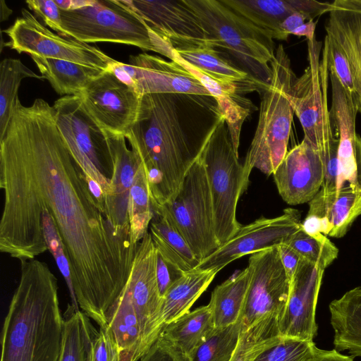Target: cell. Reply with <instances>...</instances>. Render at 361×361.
<instances>
[{
  "label": "cell",
  "mask_w": 361,
  "mask_h": 361,
  "mask_svg": "<svg viewBox=\"0 0 361 361\" xmlns=\"http://www.w3.org/2000/svg\"><path fill=\"white\" fill-rule=\"evenodd\" d=\"M0 251L21 262L47 250L42 220L47 209L64 245L78 306L105 326L138 244L107 218L43 99L29 106L16 102L0 140Z\"/></svg>",
  "instance_id": "6da1fadb"
},
{
  "label": "cell",
  "mask_w": 361,
  "mask_h": 361,
  "mask_svg": "<svg viewBox=\"0 0 361 361\" xmlns=\"http://www.w3.org/2000/svg\"><path fill=\"white\" fill-rule=\"evenodd\" d=\"M222 117L211 95H142L137 119L125 137L143 164L152 207L176 197Z\"/></svg>",
  "instance_id": "7a4b0ae2"
},
{
  "label": "cell",
  "mask_w": 361,
  "mask_h": 361,
  "mask_svg": "<svg viewBox=\"0 0 361 361\" xmlns=\"http://www.w3.org/2000/svg\"><path fill=\"white\" fill-rule=\"evenodd\" d=\"M63 329L56 277L43 262L21 261L2 328L1 361H59Z\"/></svg>",
  "instance_id": "3957f363"
},
{
  "label": "cell",
  "mask_w": 361,
  "mask_h": 361,
  "mask_svg": "<svg viewBox=\"0 0 361 361\" xmlns=\"http://www.w3.org/2000/svg\"><path fill=\"white\" fill-rule=\"evenodd\" d=\"M270 66L271 78L262 88L257 127L243 164L244 192L253 169L269 176L274 173L288 152L294 114L289 94L297 77L282 44L276 49Z\"/></svg>",
  "instance_id": "277c9868"
},
{
  "label": "cell",
  "mask_w": 361,
  "mask_h": 361,
  "mask_svg": "<svg viewBox=\"0 0 361 361\" xmlns=\"http://www.w3.org/2000/svg\"><path fill=\"white\" fill-rule=\"evenodd\" d=\"M322 42L307 40L308 66L295 80L290 103L303 132V140L317 151L322 159L324 178L322 188L336 190L337 151L338 141L334 136L328 106L329 70L327 54Z\"/></svg>",
  "instance_id": "5b68a950"
},
{
  "label": "cell",
  "mask_w": 361,
  "mask_h": 361,
  "mask_svg": "<svg viewBox=\"0 0 361 361\" xmlns=\"http://www.w3.org/2000/svg\"><path fill=\"white\" fill-rule=\"evenodd\" d=\"M200 19L207 45L234 59L262 87L271 78L273 38L236 13L221 0H184Z\"/></svg>",
  "instance_id": "8992f818"
},
{
  "label": "cell",
  "mask_w": 361,
  "mask_h": 361,
  "mask_svg": "<svg viewBox=\"0 0 361 361\" xmlns=\"http://www.w3.org/2000/svg\"><path fill=\"white\" fill-rule=\"evenodd\" d=\"M61 10L63 36L85 43L132 45L165 55L163 39L124 0H90L82 6Z\"/></svg>",
  "instance_id": "52a82bcc"
},
{
  "label": "cell",
  "mask_w": 361,
  "mask_h": 361,
  "mask_svg": "<svg viewBox=\"0 0 361 361\" xmlns=\"http://www.w3.org/2000/svg\"><path fill=\"white\" fill-rule=\"evenodd\" d=\"M200 156L212 199L215 234L221 245L242 226L236 219V209L244 192L243 164L239 162L224 117L218 122Z\"/></svg>",
  "instance_id": "ba28073f"
},
{
  "label": "cell",
  "mask_w": 361,
  "mask_h": 361,
  "mask_svg": "<svg viewBox=\"0 0 361 361\" xmlns=\"http://www.w3.org/2000/svg\"><path fill=\"white\" fill-rule=\"evenodd\" d=\"M152 212L164 215L180 232L199 262L220 246L215 234L207 176L200 155L186 173L176 197L153 207Z\"/></svg>",
  "instance_id": "9c48e42d"
},
{
  "label": "cell",
  "mask_w": 361,
  "mask_h": 361,
  "mask_svg": "<svg viewBox=\"0 0 361 361\" xmlns=\"http://www.w3.org/2000/svg\"><path fill=\"white\" fill-rule=\"evenodd\" d=\"M53 108L58 128L87 179L111 192L114 158L106 132L85 107L80 96L66 95L55 101Z\"/></svg>",
  "instance_id": "30bf717a"
},
{
  "label": "cell",
  "mask_w": 361,
  "mask_h": 361,
  "mask_svg": "<svg viewBox=\"0 0 361 361\" xmlns=\"http://www.w3.org/2000/svg\"><path fill=\"white\" fill-rule=\"evenodd\" d=\"M21 13L22 17L4 30L9 38L5 46L18 53L72 61L104 71H108L115 61L97 47L52 32L27 9L23 8Z\"/></svg>",
  "instance_id": "8fae6325"
},
{
  "label": "cell",
  "mask_w": 361,
  "mask_h": 361,
  "mask_svg": "<svg viewBox=\"0 0 361 361\" xmlns=\"http://www.w3.org/2000/svg\"><path fill=\"white\" fill-rule=\"evenodd\" d=\"M247 267L250 275L240 319L242 330L268 316L279 320L288 300L290 286L278 247L251 254Z\"/></svg>",
  "instance_id": "7c38bea8"
},
{
  "label": "cell",
  "mask_w": 361,
  "mask_h": 361,
  "mask_svg": "<svg viewBox=\"0 0 361 361\" xmlns=\"http://www.w3.org/2000/svg\"><path fill=\"white\" fill-rule=\"evenodd\" d=\"M157 249L147 232L138 243L128 287L137 315L141 344L140 359L160 336L165 326L161 297L156 275Z\"/></svg>",
  "instance_id": "4fadbf2b"
},
{
  "label": "cell",
  "mask_w": 361,
  "mask_h": 361,
  "mask_svg": "<svg viewBox=\"0 0 361 361\" xmlns=\"http://www.w3.org/2000/svg\"><path fill=\"white\" fill-rule=\"evenodd\" d=\"M301 214L294 208H286L274 218L262 216L242 226L228 241L201 260L195 268L221 271L233 261L285 243L301 229Z\"/></svg>",
  "instance_id": "5bb4252c"
},
{
  "label": "cell",
  "mask_w": 361,
  "mask_h": 361,
  "mask_svg": "<svg viewBox=\"0 0 361 361\" xmlns=\"http://www.w3.org/2000/svg\"><path fill=\"white\" fill-rule=\"evenodd\" d=\"M109 71L140 95L156 93L211 95L192 73L178 63L147 53L130 56L128 63L115 60Z\"/></svg>",
  "instance_id": "9a60e30c"
},
{
  "label": "cell",
  "mask_w": 361,
  "mask_h": 361,
  "mask_svg": "<svg viewBox=\"0 0 361 361\" xmlns=\"http://www.w3.org/2000/svg\"><path fill=\"white\" fill-rule=\"evenodd\" d=\"M78 96L105 131L125 135L137 119L142 95L109 70Z\"/></svg>",
  "instance_id": "2e32d148"
},
{
  "label": "cell",
  "mask_w": 361,
  "mask_h": 361,
  "mask_svg": "<svg viewBox=\"0 0 361 361\" xmlns=\"http://www.w3.org/2000/svg\"><path fill=\"white\" fill-rule=\"evenodd\" d=\"M329 70L331 85L330 118L338 141L336 190L342 188L361 190V137L356 131L360 104L345 90L335 73Z\"/></svg>",
  "instance_id": "e0dca14e"
},
{
  "label": "cell",
  "mask_w": 361,
  "mask_h": 361,
  "mask_svg": "<svg viewBox=\"0 0 361 361\" xmlns=\"http://www.w3.org/2000/svg\"><path fill=\"white\" fill-rule=\"evenodd\" d=\"M126 2L173 49L187 50L208 46L200 19L184 0Z\"/></svg>",
  "instance_id": "ac0fdd59"
},
{
  "label": "cell",
  "mask_w": 361,
  "mask_h": 361,
  "mask_svg": "<svg viewBox=\"0 0 361 361\" xmlns=\"http://www.w3.org/2000/svg\"><path fill=\"white\" fill-rule=\"evenodd\" d=\"M324 270L301 258L290 282L286 309L279 320L281 337L313 341L317 334L316 307Z\"/></svg>",
  "instance_id": "d6986e66"
},
{
  "label": "cell",
  "mask_w": 361,
  "mask_h": 361,
  "mask_svg": "<svg viewBox=\"0 0 361 361\" xmlns=\"http://www.w3.org/2000/svg\"><path fill=\"white\" fill-rule=\"evenodd\" d=\"M273 176L283 201L301 204L310 202L322 188L324 165L319 154L302 140L287 152Z\"/></svg>",
  "instance_id": "ffe728a7"
},
{
  "label": "cell",
  "mask_w": 361,
  "mask_h": 361,
  "mask_svg": "<svg viewBox=\"0 0 361 361\" xmlns=\"http://www.w3.org/2000/svg\"><path fill=\"white\" fill-rule=\"evenodd\" d=\"M309 210L301 229L311 236L322 234L340 238L345 235L361 215V190L342 188L337 190L321 188L308 202Z\"/></svg>",
  "instance_id": "44dd1931"
},
{
  "label": "cell",
  "mask_w": 361,
  "mask_h": 361,
  "mask_svg": "<svg viewBox=\"0 0 361 361\" xmlns=\"http://www.w3.org/2000/svg\"><path fill=\"white\" fill-rule=\"evenodd\" d=\"M105 132L114 158L111 192L105 197L106 215L116 230L130 233V192L141 160L135 151L128 147L124 135Z\"/></svg>",
  "instance_id": "7402d4cb"
},
{
  "label": "cell",
  "mask_w": 361,
  "mask_h": 361,
  "mask_svg": "<svg viewBox=\"0 0 361 361\" xmlns=\"http://www.w3.org/2000/svg\"><path fill=\"white\" fill-rule=\"evenodd\" d=\"M325 25L348 59L361 105V0H336Z\"/></svg>",
  "instance_id": "603a6c76"
},
{
  "label": "cell",
  "mask_w": 361,
  "mask_h": 361,
  "mask_svg": "<svg viewBox=\"0 0 361 361\" xmlns=\"http://www.w3.org/2000/svg\"><path fill=\"white\" fill-rule=\"evenodd\" d=\"M329 309L335 349L361 357V285L332 300Z\"/></svg>",
  "instance_id": "cb8c5ba5"
},
{
  "label": "cell",
  "mask_w": 361,
  "mask_h": 361,
  "mask_svg": "<svg viewBox=\"0 0 361 361\" xmlns=\"http://www.w3.org/2000/svg\"><path fill=\"white\" fill-rule=\"evenodd\" d=\"M106 322L118 350V361H139L141 344L140 324L126 286L108 310Z\"/></svg>",
  "instance_id": "d4e9b609"
},
{
  "label": "cell",
  "mask_w": 361,
  "mask_h": 361,
  "mask_svg": "<svg viewBox=\"0 0 361 361\" xmlns=\"http://www.w3.org/2000/svg\"><path fill=\"white\" fill-rule=\"evenodd\" d=\"M42 76L59 95H80L104 71L72 61L31 56Z\"/></svg>",
  "instance_id": "484cf974"
},
{
  "label": "cell",
  "mask_w": 361,
  "mask_h": 361,
  "mask_svg": "<svg viewBox=\"0 0 361 361\" xmlns=\"http://www.w3.org/2000/svg\"><path fill=\"white\" fill-rule=\"evenodd\" d=\"M219 271L216 269L194 268L185 272L163 297L162 315L165 325L188 312Z\"/></svg>",
  "instance_id": "4316f807"
},
{
  "label": "cell",
  "mask_w": 361,
  "mask_h": 361,
  "mask_svg": "<svg viewBox=\"0 0 361 361\" xmlns=\"http://www.w3.org/2000/svg\"><path fill=\"white\" fill-rule=\"evenodd\" d=\"M250 275L247 267L213 290L208 305L212 313L215 328L228 326L240 320Z\"/></svg>",
  "instance_id": "83f0119b"
},
{
  "label": "cell",
  "mask_w": 361,
  "mask_h": 361,
  "mask_svg": "<svg viewBox=\"0 0 361 361\" xmlns=\"http://www.w3.org/2000/svg\"><path fill=\"white\" fill-rule=\"evenodd\" d=\"M214 328L212 313L207 305L166 324L161 334L188 356Z\"/></svg>",
  "instance_id": "f1b7e54d"
},
{
  "label": "cell",
  "mask_w": 361,
  "mask_h": 361,
  "mask_svg": "<svg viewBox=\"0 0 361 361\" xmlns=\"http://www.w3.org/2000/svg\"><path fill=\"white\" fill-rule=\"evenodd\" d=\"M236 13L267 32L273 39L281 40L280 25L295 12L288 0H221Z\"/></svg>",
  "instance_id": "f546056e"
},
{
  "label": "cell",
  "mask_w": 361,
  "mask_h": 361,
  "mask_svg": "<svg viewBox=\"0 0 361 361\" xmlns=\"http://www.w3.org/2000/svg\"><path fill=\"white\" fill-rule=\"evenodd\" d=\"M149 228L157 251L164 258L185 272L197 267L200 262L188 243L164 215L153 213Z\"/></svg>",
  "instance_id": "4dcf8cb0"
},
{
  "label": "cell",
  "mask_w": 361,
  "mask_h": 361,
  "mask_svg": "<svg viewBox=\"0 0 361 361\" xmlns=\"http://www.w3.org/2000/svg\"><path fill=\"white\" fill-rule=\"evenodd\" d=\"M176 51L199 71L221 83L238 87L241 82L254 81L245 71L209 46Z\"/></svg>",
  "instance_id": "1f68e13d"
},
{
  "label": "cell",
  "mask_w": 361,
  "mask_h": 361,
  "mask_svg": "<svg viewBox=\"0 0 361 361\" xmlns=\"http://www.w3.org/2000/svg\"><path fill=\"white\" fill-rule=\"evenodd\" d=\"M64 319L61 350L59 361H91L94 342L99 334L82 311H75Z\"/></svg>",
  "instance_id": "d6a6232c"
},
{
  "label": "cell",
  "mask_w": 361,
  "mask_h": 361,
  "mask_svg": "<svg viewBox=\"0 0 361 361\" xmlns=\"http://www.w3.org/2000/svg\"><path fill=\"white\" fill-rule=\"evenodd\" d=\"M33 78L44 80L20 59L6 58L0 65V140L4 137L11 116L22 80Z\"/></svg>",
  "instance_id": "836d02e7"
},
{
  "label": "cell",
  "mask_w": 361,
  "mask_h": 361,
  "mask_svg": "<svg viewBox=\"0 0 361 361\" xmlns=\"http://www.w3.org/2000/svg\"><path fill=\"white\" fill-rule=\"evenodd\" d=\"M128 215L132 240L138 244L148 232L153 218L149 187L142 161L130 189Z\"/></svg>",
  "instance_id": "e575fe53"
},
{
  "label": "cell",
  "mask_w": 361,
  "mask_h": 361,
  "mask_svg": "<svg viewBox=\"0 0 361 361\" xmlns=\"http://www.w3.org/2000/svg\"><path fill=\"white\" fill-rule=\"evenodd\" d=\"M242 331L240 320L214 330L188 356L189 361H231Z\"/></svg>",
  "instance_id": "d590c367"
},
{
  "label": "cell",
  "mask_w": 361,
  "mask_h": 361,
  "mask_svg": "<svg viewBox=\"0 0 361 361\" xmlns=\"http://www.w3.org/2000/svg\"><path fill=\"white\" fill-rule=\"evenodd\" d=\"M281 338L279 318L266 317L246 330H242L231 361H252L262 350Z\"/></svg>",
  "instance_id": "8d00e7d4"
},
{
  "label": "cell",
  "mask_w": 361,
  "mask_h": 361,
  "mask_svg": "<svg viewBox=\"0 0 361 361\" xmlns=\"http://www.w3.org/2000/svg\"><path fill=\"white\" fill-rule=\"evenodd\" d=\"M299 256L325 270L338 255V247L323 234L311 236L302 229L293 234L286 243Z\"/></svg>",
  "instance_id": "74e56055"
},
{
  "label": "cell",
  "mask_w": 361,
  "mask_h": 361,
  "mask_svg": "<svg viewBox=\"0 0 361 361\" xmlns=\"http://www.w3.org/2000/svg\"><path fill=\"white\" fill-rule=\"evenodd\" d=\"M42 220L44 237L47 248L54 257L67 284L72 306L75 311H78L79 306L73 287L70 264L66 255L64 245L52 217L45 209L42 211Z\"/></svg>",
  "instance_id": "f35d334b"
},
{
  "label": "cell",
  "mask_w": 361,
  "mask_h": 361,
  "mask_svg": "<svg viewBox=\"0 0 361 361\" xmlns=\"http://www.w3.org/2000/svg\"><path fill=\"white\" fill-rule=\"evenodd\" d=\"M314 345L313 341L281 336L252 361H306L311 356Z\"/></svg>",
  "instance_id": "ab89813d"
},
{
  "label": "cell",
  "mask_w": 361,
  "mask_h": 361,
  "mask_svg": "<svg viewBox=\"0 0 361 361\" xmlns=\"http://www.w3.org/2000/svg\"><path fill=\"white\" fill-rule=\"evenodd\" d=\"M323 47L327 54L329 68L332 70L345 90L359 103L360 102L355 85L351 66L345 53L337 42L330 35H326Z\"/></svg>",
  "instance_id": "60d3db41"
},
{
  "label": "cell",
  "mask_w": 361,
  "mask_h": 361,
  "mask_svg": "<svg viewBox=\"0 0 361 361\" xmlns=\"http://www.w3.org/2000/svg\"><path fill=\"white\" fill-rule=\"evenodd\" d=\"M28 8L51 29L63 36L61 10L54 0H28Z\"/></svg>",
  "instance_id": "b9f144b4"
},
{
  "label": "cell",
  "mask_w": 361,
  "mask_h": 361,
  "mask_svg": "<svg viewBox=\"0 0 361 361\" xmlns=\"http://www.w3.org/2000/svg\"><path fill=\"white\" fill-rule=\"evenodd\" d=\"M139 361H189L188 357L161 334Z\"/></svg>",
  "instance_id": "7bdbcfd3"
},
{
  "label": "cell",
  "mask_w": 361,
  "mask_h": 361,
  "mask_svg": "<svg viewBox=\"0 0 361 361\" xmlns=\"http://www.w3.org/2000/svg\"><path fill=\"white\" fill-rule=\"evenodd\" d=\"M118 350L106 326L99 328L94 342L91 361H118Z\"/></svg>",
  "instance_id": "ee69618b"
},
{
  "label": "cell",
  "mask_w": 361,
  "mask_h": 361,
  "mask_svg": "<svg viewBox=\"0 0 361 361\" xmlns=\"http://www.w3.org/2000/svg\"><path fill=\"white\" fill-rule=\"evenodd\" d=\"M185 271L164 258L157 251L156 275L160 294L163 298L169 288L180 279Z\"/></svg>",
  "instance_id": "f6af8a7d"
},
{
  "label": "cell",
  "mask_w": 361,
  "mask_h": 361,
  "mask_svg": "<svg viewBox=\"0 0 361 361\" xmlns=\"http://www.w3.org/2000/svg\"><path fill=\"white\" fill-rule=\"evenodd\" d=\"M295 11L302 14L306 20H313L334 8L333 2H321L312 0H288Z\"/></svg>",
  "instance_id": "bcb514c9"
},
{
  "label": "cell",
  "mask_w": 361,
  "mask_h": 361,
  "mask_svg": "<svg viewBox=\"0 0 361 361\" xmlns=\"http://www.w3.org/2000/svg\"><path fill=\"white\" fill-rule=\"evenodd\" d=\"M278 249L281 263L290 283L297 271L301 257L295 251L285 243L279 245Z\"/></svg>",
  "instance_id": "7dc6e473"
},
{
  "label": "cell",
  "mask_w": 361,
  "mask_h": 361,
  "mask_svg": "<svg viewBox=\"0 0 361 361\" xmlns=\"http://www.w3.org/2000/svg\"><path fill=\"white\" fill-rule=\"evenodd\" d=\"M353 356L341 354L336 349L326 350L314 346L311 356L306 361H354Z\"/></svg>",
  "instance_id": "c3c4849f"
},
{
  "label": "cell",
  "mask_w": 361,
  "mask_h": 361,
  "mask_svg": "<svg viewBox=\"0 0 361 361\" xmlns=\"http://www.w3.org/2000/svg\"><path fill=\"white\" fill-rule=\"evenodd\" d=\"M306 18L299 12L295 11L287 16L280 25L281 40H287L293 30L305 23Z\"/></svg>",
  "instance_id": "681fc988"
},
{
  "label": "cell",
  "mask_w": 361,
  "mask_h": 361,
  "mask_svg": "<svg viewBox=\"0 0 361 361\" xmlns=\"http://www.w3.org/2000/svg\"><path fill=\"white\" fill-rule=\"evenodd\" d=\"M316 28V23L313 20L304 23L300 27L293 31L291 35L298 37H305L307 40H312L315 38L314 31Z\"/></svg>",
  "instance_id": "f907efd6"
},
{
  "label": "cell",
  "mask_w": 361,
  "mask_h": 361,
  "mask_svg": "<svg viewBox=\"0 0 361 361\" xmlns=\"http://www.w3.org/2000/svg\"><path fill=\"white\" fill-rule=\"evenodd\" d=\"M0 21L3 22L8 18L13 11L10 8L8 7L4 0L0 1Z\"/></svg>",
  "instance_id": "816d5d0a"
}]
</instances>
